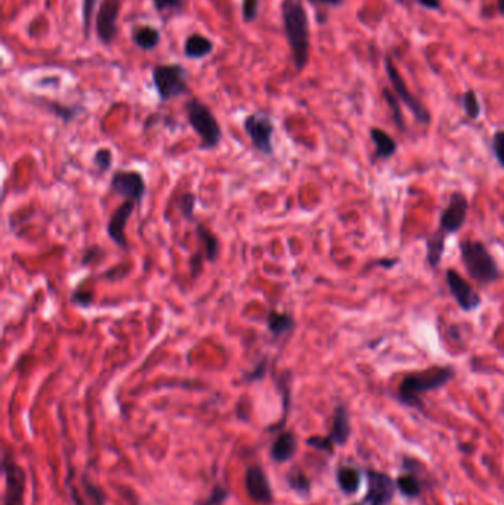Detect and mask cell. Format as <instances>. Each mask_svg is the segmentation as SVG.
Segmentation results:
<instances>
[{
    "instance_id": "cell-1",
    "label": "cell",
    "mask_w": 504,
    "mask_h": 505,
    "mask_svg": "<svg viewBox=\"0 0 504 505\" xmlns=\"http://www.w3.org/2000/svg\"><path fill=\"white\" fill-rule=\"evenodd\" d=\"M281 21L287 43L298 72H303L309 63V18L302 0H283L281 2Z\"/></svg>"
},
{
    "instance_id": "cell-2",
    "label": "cell",
    "mask_w": 504,
    "mask_h": 505,
    "mask_svg": "<svg viewBox=\"0 0 504 505\" xmlns=\"http://www.w3.org/2000/svg\"><path fill=\"white\" fill-rule=\"evenodd\" d=\"M455 377V370L450 365L429 367L426 370L409 372L401 380L396 390L398 402L408 408L423 411L425 405L421 396L429 392H435L447 386Z\"/></svg>"
},
{
    "instance_id": "cell-3",
    "label": "cell",
    "mask_w": 504,
    "mask_h": 505,
    "mask_svg": "<svg viewBox=\"0 0 504 505\" xmlns=\"http://www.w3.org/2000/svg\"><path fill=\"white\" fill-rule=\"evenodd\" d=\"M462 260L471 276L480 285H489L501 278V271L484 242L464 240L460 242Z\"/></svg>"
},
{
    "instance_id": "cell-4",
    "label": "cell",
    "mask_w": 504,
    "mask_h": 505,
    "mask_svg": "<svg viewBox=\"0 0 504 505\" xmlns=\"http://www.w3.org/2000/svg\"><path fill=\"white\" fill-rule=\"evenodd\" d=\"M185 114L188 124L200 138L202 151H212L222 142V127L207 105L198 98H191L185 104Z\"/></svg>"
},
{
    "instance_id": "cell-5",
    "label": "cell",
    "mask_w": 504,
    "mask_h": 505,
    "mask_svg": "<svg viewBox=\"0 0 504 505\" xmlns=\"http://www.w3.org/2000/svg\"><path fill=\"white\" fill-rule=\"evenodd\" d=\"M151 77L161 102H169L190 93V73L185 65L179 63L154 65L151 69Z\"/></svg>"
},
{
    "instance_id": "cell-6",
    "label": "cell",
    "mask_w": 504,
    "mask_h": 505,
    "mask_svg": "<svg viewBox=\"0 0 504 505\" xmlns=\"http://www.w3.org/2000/svg\"><path fill=\"white\" fill-rule=\"evenodd\" d=\"M245 135L249 136L252 145L265 157L274 156L273 138L275 133V126L271 117L265 113H252L245 115L243 122Z\"/></svg>"
},
{
    "instance_id": "cell-7",
    "label": "cell",
    "mask_w": 504,
    "mask_h": 505,
    "mask_svg": "<svg viewBox=\"0 0 504 505\" xmlns=\"http://www.w3.org/2000/svg\"><path fill=\"white\" fill-rule=\"evenodd\" d=\"M384 69L386 73H388V77L391 80L392 83V88H393V92L396 93V97L400 98L407 107L409 108V111L413 113L414 119L421 123V124H429L430 123V113L429 110L425 107L423 104H421V101L418 98H416L412 92H409V89L407 88V83L405 80L403 78V76L400 74V72H398V68L393 65L391 56H386L384 58Z\"/></svg>"
},
{
    "instance_id": "cell-8",
    "label": "cell",
    "mask_w": 504,
    "mask_h": 505,
    "mask_svg": "<svg viewBox=\"0 0 504 505\" xmlns=\"http://www.w3.org/2000/svg\"><path fill=\"white\" fill-rule=\"evenodd\" d=\"M122 0H101L95 14V33L104 46H111L119 34L117 19L120 17Z\"/></svg>"
},
{
    "instance_id": "cell-9",
    "label": "cell",
    "mask_w": 504,
    "mask_h": 505,
    "mask_svg": "<svg viewBox=\"0 0 504 505\" xmlns=\"http://www.w3.org/2000/svg\"><path fill=\"white\" fill-rule=\"evenodd\" d=\"M111 191L126 199L135 201L138 207L143 206L147 194V183L144 176L135 170H117L110 181Z\"/></svg>"
},
{
    "instance_id": "cell-10",
    "label": "cell",
    "mask_w": 504,
    "mask_h": 505,
    "mask_svg": "<svg viewBox=\"0 0 504 505\" xmlns=\"http://www.w3.org/2000/svg\"><path fill=\"white\" fill-rule=\"evenodd\" d=\"M367 483L368 489L364 499H362V504L364 505L392 504L396 492V481L389 474L377 472V470H368Z\"/></svg>"
},
{
    "instance_id": "cell-11",
    "label": "cell",
    "mask_w": 504,
    "mask_h": 505,
    "mask_svg": "<svg viewBox=\"0 0 504 505\" xmlns=\"http://www.w3.org/2000/svg\"><path fill=\"white\" fill-rule=\"evenodd\" d=\"M445 279H447L451 296L463 312H473L480 306L482 299H480L479 292H476L471 283H467V279H464L455 269H447Z\"/></svg>"
},
{
    "instance_id": "cell-12",
    "label": "cell",
    "mask_w": 504,
    "mask_h": 505,
    "mask_svg": "<svg viewBox=\"0 0 504 505\" xmlns=\"http://www.w3.org/2000/svg\"><path fill=\"white\" fill-rule=\"evenodd\" d=\"M469 211V199L463 192H453L448 206L442 210L439 219V229L445 233L459 232L466 223Z\"/></svg>"
},
{
    "instance_id": "cell-13",
    "label": "cell",
    "mask_w": 504,
    "mask_h": 505,
    "mask_svg": "<svg viewBox=\"0 0 504 505\" xmlns=\"http://www.w3.org/2000/svg\"><path fill=\"white\" fill-rule=\"evenodd\" d=\"M5 474V493L3 505H24L26 492V473L15 463L3 460Z\"/></svg>"
},
{
    "instance_id": "cell-14",
    "label": "cell",
    "mask_w": 504,
    "mask_h": 505,
    "mask_svg": "<svg viewBox=\"0 0 504 505\" xmlns=\"http://www.w3.org/2000/svg\"><path fill=\"white\" fill-rule=\"evenodd\" d=\"M136 208H138V206L135 201L126 199L123 204H120L114 210V213L111 215V217L108 219V223H107V233H108L110 240L115 245H119L123 250L129 249L124 229H126L129 219H131V216L133 215V211Z\"/></svg>"
},
{
    "instance_id": "cell-15",
    "label": "cell",
    "mask_w": 504,
    "mask_h": 505,
    "mask_svg": "<svg viewBox=\"0 0 504 505\" xmlns=\"http://www.w3.org/2000/svg\"><path fill=\"white\" fill-rule=\"evenodd\" d=\"M245 489H247L249 497L259 504L268 505L274 499L273 488L259 465H252L245 472Z\"/></svg>"
},
{
    "instance_id": "cell-16",
    "label": "cell",
    "mask_w": 504,
    "mask_h": 505,
    "mask_svg": "<svg viewBox=\"0 0 504 505\" xmlns=\"http://www.w3.org/2000/svg\"><path fill=\"white\" fill-rule=\"evenodd\" d=\"M266 326L268 331L271 333L274 340H281L286 336H290L296 328L295 316L287 312H278L271 309L266 316Z\"/></svg>"
},
{
    "instance_id": "cell-17",
    "label": "cell",
    "mask_w": 504,
    "mask_h": 505,
    "mask_svg": "<svg viewBox=\"0 0 504 505\" xmlns=\"http://www.w3.org/2000/svg\"><path fill=\"white\" fill-rule=\"evenodd\" d=\"M215 51V44L204 34L193 33L185 39L184 43V55L193 61H200L212 55Z\"/></svg>"
},
{
    "instance_id": "cell-18",
    "label": "cell",
    "mask_w": 504,
    "mask_h": 505,
    "mask_svg": "<svg viewBox=\"0 0 504 505\" xmlns=\"http://www.w3.org/2000/svg\"><path fill=\"white\" fill-rule=\"evenodd\" d=\"M349 436H350L349 411L345 405H339L334 409L333 424L330 433H328V439L333 442V445L342 446L349 440Z\"/></svg>"
},
{
    "instance_id": "cell-19",
    "label": "cell",
    "mask_w": 504,
    "mask_h": 505,
    "mask_svg": "<svg viewBox=\"0 0 504 505\" xmlns=\"http://www.w3.org/2000/svg\"><path fill=\"white\" fill-rule=\"evenodd\" d=\"M131 39L138 49L144 52H151L160 44L161 33L157 27H152L148 24L136 26L131 31Z\"/></svg>"
},
{
    "instance_id": "cell-20",
    "label": "cell",
    "mask_w": 504,
    "mask_h": 505,
    "mask_svg": "<svg viewBox=\"0 0 504 505\" xmlns=\"http://www.w3.org/2000/svg\"><path fill=\"white\" fill-rule=\"evenodd\" d=\"M336 480H337L339 488H341V490L343 493H346V495H355L361 488L362 473H361V470L355 465H349V464L341 465L337 468Z\"/></svg>"
},
{
    "instance_id": "cell-21",
    "label": "cell",
    "mask_w": 504,
    "mask_h": 505,
    "mask_svg": "<svg viewBox=\"0 0 504 505\" xmlns=\"http://www.w3.org/2000/svg\"><path fill=\"white\" fill-rule=\"evenodd\" d=\"M195 233L198 237V241H200V244L203 245L202 251L204 253L206 260L209 263H216V260L219 259V254H220L219 238L202 222H197Z\"/></svg>"
},
{
    "instance_id": "cell-22",
    "label": "cell",
    "mask_w": 504,
    "mask_h": 505,
    "mask_svg": "<svg viewBox=\"0 0 504 505\" xmlns=\"http://www.w3.org/2000/svg\"><path fill=\"white\" fill-rule=\"evenodd\" d=\"M298 442L295 434L291 431H283L279 436L275 439L271 448V456L275 463H286L291 460L296 454Z\"/></svg>"
},
{
    "instance_id": "cell-23",
    "label": "cell",
    "mask_w": 504,
    "mask_h": 505,
    "mask_svg": "<svg viewBox=\"0 0 504 505\" xmlns=\"http://www.w3.org/2000/svg\"><path fill=\"white\" fill-rule=\"evenodd\" d=\"M370 138L374 142V145H376L374 157L380 158V160H388L392 156H395V152L398 151V144L389 133H386L379 127H371Z\"/></svg>"
},
{
    "instance_id": "cell-24",
    "label": "cell",
    "mask_w": 504,
    "mask_h": 505,
    "mask_svg": "<svg viewBox=\"0 0 504 505\" xmlns=\"http://www.w3.org/2000/svg\"><path fill=\"white\" fill-rule=\"evenodd\" d=\"M448 233H445L442 229H437L429 235L426 241V250H428V263L430 267L437 269L442 260L444 250H445V240H447Z\"/></svg>"
},
{
    "instance_id": "cell-25",
    "label": "cell",
    "mask_w": 504,
    "mask_h": 505,
    "mask_svg": "<svg viewBox=\"0 0 504 505\" xmlns=\"http://www.w3.org/2000/svg\"><path fill=\"white\" fill-rule=\"evenodd\" d=\"M291 383H293L291 371H284L283 374L279 375L277 386H278V390L281 393V401H283V418L279 420L278 424H275L274 427L269 429L271 431L283 429L284 424H286L287 417H288V411H290V404H291Z\"/></svg>"
},
{
    "instance_id": "cell-26",
    "label": "cell",
    "mask_w": 504,
    "mask_h": 505,
    "mask_svg": "<svg viewBox=\"0 0 504 505\" xmlns=\"http://www.w3.org/2000/svg\"><path fill=\"white\" fill-rule=\"evenodd\" d=\"M396 488L400 490L405 498L414 499L418 498L421 493V480L418 477H416L412 472H407V474L400 476L396 479Z\"/></svg>"
},
{
    "instance_id": "cell-27",
    "label": "cell",
    "mask_w": 504,
    "mask_h": 505,
    "mask_svg": "<svg viewBox=\"0 0 504 505\" xmlns=\"http://www.w3.org/2000/svg\"><path fill=\"white\" fill-rule=\"evenodd\" d=\"M101 0H83L81 2V26H83V36L89 39L90 31L93 27V17L97 14V9Z\"/></svg>"
},
{
    "instance_id": "cell-28",
    "label": "cell",
    "mask_w": 504,
    "mask_h": 505,
    "mask_svg": "<svg viewBox=\"0 0 504 505\" xmlns=\"http://www.w3.org/2000/svg\"><path fill=\"white\" fill-rule=\"evenodd\" d=\"M383 98H384L386 104H388V107H389V110L392 113V117H393V122H395L396 127L400 129L401 132H405V122H404V115H403V111H401L400 98L396 97L395 92H391L389 89L383 90Z\"/></svg>"
},
{
    "instance_id": "cell-29",
    "label": "cell",
    "mask_w": 504,
    "mask_h": 505,
    "mask_svg": "<svg viewBox=\"0 0 504 505\" xmlns=\"http://www.w3.org/2000/svg\"><path fill=\"white\" fill-rule=\"evenodd\" d=\"M288 486L296 490L300 495H309L311 493V480L299 468H293L291 472L287 474Z\"/></svg>"
},
{
    "instance_id": "cell-30",
    "label": "cell",
    "mask_w": 504,
    "mask_h": 505,
    "mask_svg": "<svg viewBox=\"0 0 504 505\" xmlns=\"http://www.w3.org/2000/svg\"><path fill=\"white\" fill-rule=\"evenodd\" d=\"M44 105H46V108H48L52 114H55L58 117V119H61L65 123L76 120L79 117V114L81 113V107H74V105H73V107H67V105L51 102V101H46Z\"/></svg>"
},
{
    "instance_id": "cell-31",
    "label": "cell",
    "mask_w": 504,
    "mask_h": 505,
    "mask_svg": "<svg viewBox=\"0 0 504 505\" xmlns=\"http://www.w3.org/2000/svg\"><path fill=\"white\" fill-rule=\"evenodd\" d=\"M195 203H197V197L193 192H184L177 199V206L181 211V215L186 220H191V222L195 220Z\"/></svg>"
},
{
    "instance_id": "cell-32",
    "label": "cell",
    "mask_w": 504,
    "mask_h": 505,
    "mask_svg": "<svg viewBox=\"0 0 504 505\" xmlns=\"http://www.w3.org/2000/svg\"><path fill=\"white\" fill-rule=\"evenodd\" d=\"M113 163H114V157H113L111 149H108V148L97 149L95 156H93V164H95V169L98 170L99 174H104L108 170H111Z\"/></svg>"
},
{
    "instance_id": "cell-33",
    "label": "cell",
    "mask_w": 504,
    "mask_h": 505,
    "mask_svg": "<svg viewBox=\"0 0 504 505\" xmlns=\"http://www.w3.org/2000/svg\"><path fill=\"white\" fill-rule=\"evenodd\" d=\"M463 110L471 120H476L480 115V104L475 90H467L463 95Z\"/></svg>"
},
{
    "instance_id": "cell-34",
    "label": "cell",
    "mask_w": 504,
    "mask_h": 505,
    "mask_svg": "<svg viewBox=\"0 0 504 505\" xmlns=\"http://www.w3.org/2000/svg\"><path fill=\"white\" fill-rule=\"evenodd\" d=\"M241 15L245 24H252L259 17V0H243Z\"/></svg>"
},
{
    "instance_id": "cell-35",
    "label": "cell",
    "mask_w": 504,
    "mask_h": 505,
    "mask_svg": "<svg viewBox=\"0 0 504 505\" xmlns=\"http://www.w3.org/2000/svg\"><path fill=\"white\" fill-rule=\"evenodd\" d=\"M185 0H152V5H154L156 10L160 14L163 13H172L178 14L184 9Z\"/></svg>"
},
{
    "instance_id": "cell-36",
    "label": "cell",
    "mask_w": 504,
    "mask_h": 505,
    "mask_svg": "<svg viewBox=\"0 0 504 505\" xmlns=\"http://www.w3.org/2000/svg\"><path fill=\"white\" fill-rule=\"evenodd\" d=\"M266 370H268V358H263L262 361L257 362V365L244 374V381L247 383H253V381H259V380H263L265 375H266Z\"/></svg>"
},
{
    "instance_id": "cell-37",
    "label": "cell",
    "mask_w": 504,
    "mask_h": 505,
    "mask_svg": "<svg viewBox=\"0 0 504 505\" xmlns=\"http://www.w3.org/2000/svg\"><path fill=\"white\" fill-rule=\"evenodd\" d=\"M492 152H494L500 166L504 169V131H497L492 136Z\"/></svg>"
},
{
    "instance_id": "cell-38",
    "label": "cell",
    "mask_w": 504,
    "mask_h": 505,
    "mask_svg": "<svg viewBox=\"0 0 504 505\" xmlns=\"http://www.w3.org/2000/svg\"><path fill=\"white\" fill-rule=\"evenodd\" d=\"M70 301H72L73 304H77V306H80V308H89L93 303V292L79 288L73 292L72 300Z\"/></svg>"
},
{
    "instance_id": "cell-39",
    "label": "cell",
    "mask_w": 504,
    "mask_h": 505,
    "mask_svg": "<svg viewBox=\"0 0 504 505\" xmlns=\"http://www.w3.org/2000/svg\"><path fill=\"white\" fill-rule=\"evenodd\" d=\"M307 443L318 451L333 452V442L328 439V436H312L307 440Z\"/></svg>"
},
{
    "instance_id": "cell-40",
    "label": "cell",
    "mask_w": 504,
    "mask_h": 505,
    "mask_svg": "<svg viewBox=\"0 0 504 505\" xmlns=\"http://www.w3.org/2000/svg\"><path fill=\"white\" fill-rule=\"evenodd\" d=\"M204 253L203 251H197L195 254L191 256L190 259V269H191V275L193 278H198V275H200L203 272V263H204Z\"/></svg>"
},
{
    "instance_id": "cell-41",
    "label": "cell",
    "mask_w": 504,
    "mask_h": 505,
    "mask_svg": "<svg viewBox=\"0 0 504 505\" xmlns=\"http://www.w3.org/2000/svg\"><path fill=\"white\" fill-rule=\"evenodd\" d=\"M228 498V490L222 486H216L212 492L210 498L203 504V505H219L220 502H224Z\"/></svg>"
},
{
    "instance_id": "cell-42",
    "label": "cell",
    "mask_w": 504,
    "mask_h": 505,
    "mask_svg": "<svg viewBox=\"0 0 504 505\" xmlns=\"http://www.w3.org/2000/svg\"><path fill=\"white\" fill-rule=\"evenodd\" d=\"M102 256H104V251L99 249V247H90V249H88L83 253V259H81V265L88 266L90 263H93V262L99 260Z\"/></svg>"
},
{
    "instance_id": "cell-43",
    "label": "cell",
    "mask_w": 504,
    "mask_h": 505,
    "mask_svg": "<svg viewBox=\"0 0 504 505\" xmlns=\"http://www.w3.org/2000/svg\"><path fill=\"white\" fill-rule=\"evenodd\" d=\"M417 3L430 10L441 9V0H417Z\"/></svg>"
},
{
    "instance_id": "cell-44",
    "label": "cell",
    "mask_w": 504,
    "mask_h": 505,
    "mask_svg": "<svg viewBox=\"0 0 504 505\" xmlns=\"http://www.w3.org/2000/svg\"><path fill=\"white\" fill-rule=\"evenodd\" d=\"M311 5H324V6H341L343 0H308Z\"/></svg>"
},
{
    "instance_id": "cell-45",
    "label": "cell",
    "mask_w": 504,
    "mask_h": 505,
    "mask_svg": "<svg viewBox=\"0 0 504 505\" xmlns=\"http://www.w3.org/2000/svg\"><path fill=\"white\" fill-rule=\"evenodd\" d=\"M377 263H379V266H382V267H388V269H391V267H393V266L398 263V259H391V260H388V259H382V260H379Z\"/></svg>"
},
{
    "instance_id": "cell-46",
    "label": "cell",
    "mask_w": 504,
    "mask_h": 505,
    "mask_svg": "<svg viewBox=\"0 0 504 505\" xmlns=\"http://www.w3.org/2000/svg\"><path fill=\"white\" fill-rule=\"evenodd\" d=\"M497 5H498L500 14H503V15H504V0H497Z\"/></svg>"
},
{
    "instance_id": "cell-47",
    "label": "cell",
    "mask_w": 504,
    "mask_h": 505,
    "mask_svg": "<svg viewBox=\"0 0 504 505\" xmlns=\"http://www.w3.org/2000/svg\"><path fill=\"white\" fill-rule=\"evenodd\" d=\"M73 498H74V501H76V504H77V505H83V504H81L80 498L77 497V493H76V490H73Z\"/></svg>"
},
{
    "instance_id": "cell-48",
    "label": "cell",
    "mask_w": 504,
    "mask_h": 505,
    "mask_svg": "<svg viewBox=\"0 0 504 505\" xmlns=\"http://www.w3.org/2000/svg\"><path fill=\"white\" fill-rule=\"evenodd\" d=\"M396 2H398V3H403V2H404V0H396Z\"/></svg>"
},
{
    "instance_id": "cell-49",
    "label": "cell",
    "mask_w": 504,
    "mask_h": 505,
    "mask_svg": "<svg viewBox=\"0 0 504 505\" xmlns=\"http://www.w3.org/2000/svg\"><path fill=\"white\" fill-rule=\"evenodd\" d=\"M352 505H364V504H362V502H359V504H352Z\"/></svg>"
}]
</instances>
